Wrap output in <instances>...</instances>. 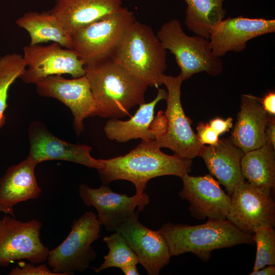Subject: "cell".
<instances>
[{
  "mask_svg": "<svg viewBox=\"0 0 275 275\" xmlns=\"http://www.w3.org/2000/svg\"><path fill=\"white\" fill-rule=\"evenodd\" d=\"M97 108V116L120 119L145 102L148 86L109 56L85 66Z\"/></svg>",
  "mask_w": 275,
  "mask_h": 275,
  "instance_id": "obj_1",
  "label": "cell"
},
{
  "mask_svg": "<svg viewBox=\"0 0 275 275\" xmlns=\"http://www.w3.org/2000/svg\"><path fill=\"white\" fill-rule=\"evenodd\" d=\"M99 159L102 167L97 170L103 184L127 180L134 185L137 195L144 193L148 182L154 178L166 175L181 178L191 171V159L165 154L155 140L142 141L125 155Z\"/></svg>",
  "mask_w": 275,
  "mask_h": 275,
  "instance_id": "obj_2",
  "label": "cell"
},
{
  "mask_svg": "<svg viewBox=\"0 0 275 275\" xmlns=\"http://www.w3.org/2000/svg\"><path fill=\"white\" fill-rule=\"evenodd\" d=\"M157 231L164 239L171 257L191 253L203 261L209 260L213 250L255 243L252 235L242 232L227 219H208L196 226L168 222Z\"/></svg>",
  "mask_w": 275,
  "mask_h": 275,
  "instance_id": "obj_3",
  "label": "cell"
},
{
  "mask_svg": "<svg viewBox=\"0 0 275 275\" xmlns=\"http://www.w3.org/2000/svg\"><path fill=\"white\" fill-rule=\"evenodd\" d=\"M109 57L148 86L158 88L167 69V51L152 28L135 20Z\"/></svg>",
  "mask_w": 275,
  "mask_h": 275,
  "instance_id": "obj_4",
  "label": "cell"
},
{
  "mask_svg": "<svg viewBox=\"0 0 275 275\" xmlns=\"http://www.w3.org/2000/svg\"><path fill=\"white\" fill-rule=\"evenodd\" d=\"M156 35L163 48L174 55L183 81L202 72L216 76L223 71V62L214 54L209 39L187 35L179 20L163 23Z\"/></svg>",
  "mask_w": 275,
  "mask_h": 275,
  "instance_id": "obj_5",
  "label": "cell"
},
{
  "mask_svg": "<svg viewBox=\"0 0 275 275\" xmlns=\"http://www.w3.org/2000/svg\"><path fill=\"white\" fill-rule=\"evenodd\" d=\"M101 227L92 211L74 219L66 238L49 251L46 260L52 271L60 275H71L86 270L97 258L92 244L100 237Z\"/></svg>",
  "mask_w": 275,
  "mask_h": 275,
  "instance_id": "obj_6",
  "label": "cell"
},
{
  "mask_svg": "<svg viewBox=\"0 0 275 275\" xmlns=\"http://www.w3.org/2000/svg\"><path fill=\"white\" fill-rule=\"evenodd\" d=\"M182 81L179 75L164 74L161 77L162 84L167 88V108L163 113V130L155 141L159 148H169L179 157L191 159L199 156L204 145L200 142L191 127V121L183 111L181 102Z\"/></svg>",
  "mask_w": 275,
  "mask_h": 275,
  "instance_id": "obj_7",
  "label": "cell"
},
{
  "mask_svg": "<svg viewBox=\"0 0 275 275\" xmlns=\"http://www.w3.org/2000/svg\"><path fill=\"white\" fill-rule=\"evenodd\" d=\"M135 20L127 7L76 30L71 35L72 49L85 65L109 57L129 25Z\"/></svg>",
  "mask_w": 275,
  "mask_h": 275,
  "instance_id": "obj_8",
  "label": "cell"
},
{
  "mask_svg": "<svg viewBox=\"0 0 275 275\" xmlns=\"http://www.w3.org/2000/svg\"><path fill=\"white\" fill-rule=\"evenodd\" d=\"M41 227L38 220L22 222L6 214L0 219V266L22 259L33 264L46 261L49 250L41 241Z\"/></svg>",
  "mask_w": 275,
  "mask_h": 275,
  "instance_id": "obj_9",
  "label": "cell"
},
{
  "mask_svg": "<svg viewBox=\"0 0 275 275\" xmlns=\"http://www.w3.org/2000/svg\"><path fill=\"white\" fill-rule=\"evenodd\" d=\"M26 69L20 76L27 84H36L45 77L68 74L73 78L85 75V63L73 49L57 43L48 45H29L23 47Z\"/></svg>",
  "mask_w": 275,
  "mask_h": 275,
  "instance_id": "obj_10",
  "label": "cell"
},
{
  "mask_svg": "<svg viewBox=\"0 0 275 275\" xmlns=\"http://www.w3.org/2000/svg\"><path fill=\"white\" fill-rule=\"evenodd\" d=\"M35 85L38 95L57 99L70 108L77 135L84 130V120L97 116L95 101L86 75L72 79L66 78L62 75H50Z\"/></svg>",
  "mask_w": 275,
  "mask_h": 275,
  "instance_id": "obj_11",
  "label": "cell"
},
{
  "mask_svg": "<svg viewBox=\"0 0 275 275\" xmlns=\"http://www.w3.org/2000/svg\"><path fill=\"white\" fill-rule=\"evenodd\" d=\"M227 219L242 232L253 235L261 227L275 225V203L270 195L244 181L231 196Z\"/></svg>",
  "mask_w": 275,
  "mask_h": 275,
  "instance_id": "obj_12",
  "label": "cell"
},
{
  "mask_svg": "<svg viewBox=\"0 0 275 275\" xmlns=\"http://www.w3.org/2000/svg\"><path fill=\"white\" fill-rule=\"evenodd\" d=\"M79 195L87 206H93L97 211V218L102 226L108 231L117 228L135 211H142L150 201L145 193L129 197L113 191L107 184L97 188L85 183L80 184Z\"/></svg>",
  "mask_w": 275,
  "mask_h": 275,
  "instance_id": "obj_13",
  "label": "cell"
},
{
  "mask_svg": "<svg viewBox=\"0 0 275 275\" xmlns=\"http://www.w3.org/2000/svg\"><path fill=\"white\" fill-rule=\"evenodd\" d=\"M29 156L38 163L46 160H60L99 169L102 164L99 159L91 155L92 147L76 145L63 141L51 133L46 125L34 121L28 128Z\"/></svg>",
  "mask_w": 275,
  "mask_h": 275,
  "instance_id": "obj_14",
  "label": "cell"
},
{
  "mask_svg": "<svg viewBox=\"0 0 275 275\" xmlns=\"http://www.w3.org/2000/svg\"><path fill=\"white\" fill-rule=\"evenodd\" d=\"M139 213L135 211L115 231L124 237L147 273L149 275H158L161 269L169 263L171 256L161 234L141 224L139 220Z\"/></svg>",
  "mask_w": 275,
  "mask_h": 275,
  "instance_id": "obj_15",
  "label": "cell"
},
{
  "mask_svg": "<svg viewBox=\"0 0 275 275\" xmlns=\"http://www.w3.org/2000/svg\"><path fill=\"white\" fill-rule=\"evenodd\" d=\"M181 178L183 187L179 195L189 202L193 216L198 219H227L231 196L222 189L211 175L195 177L186 174Z\"/></svg>",
  "mask_w": 275,
  "mask_h": 275,
  "instance_id": "obj_16",
  "label": "cell"
},
{
  "mask_svg": "<svg viewBox=\"0 0 275 275\" xmlns=\"http://www.w3.org/2000/svg\"><path fill=\"white\" fill-rule=\"evenodd\" d=\"M274 32V19L228 17L212 29L209 40L214 54L221 58L230 51L241 52L249 40Z\"/></svg>",
  "mask_w": 275,
  "mask_h": 275,
  "instance_id": "obj_17",
  "label": "cell"
},
{
  "mask_svg": "<svg viewBox=\"0 0 275 275\" xmlns=\"http://www.w3.org/2000/svg\"><path fill=\"white\" fill-rule=\"evenodd\" d=\"M268 115L259 98L251 94L242 95L240 109L230 138L231 142L244 153L262 147L267 142Z\"/></svg>",
  "mask_w": 275,
  "mask_h": 275,
  "instance_id": "obj_18",
  "label": "cell"
},
{
  "mask_svg": "<svg viewBox=\"0 0 275 275\" xmlns=\"http://www.w3.org/2000/svg\"><path fill=\"white\" fill-rule=\"evenodd\" d=\"M244 153L230 139H222L213 145H204L199 156L204 159L210 175L223 185L231 196L236 186L245 181L241 168Z\"/></svg>",
  "mask_w": 275,
  "mask_h": 275,
  "instance_id": "obj_19",
  "label": "cell"
},
{
  "mask_svg": "<svg viewBox=\"0 0 275 275\" xmlns=\"http://www.w3.org/2000/svg\"><path fill=\"white\" fill-rule=\"evenodd\" d=\"M122 0H55L49 10L70 36L77 29L113 13Z\"/></svg>",
  "mask_w": 275,
  "mask_h": 275,
  "instance_id": "obj_20",
  "label": "cell"
},
{
  "mask_svg": "<svg viewBox=\"0 0 275 275\" xmlns=\"http://www.w3.org/2000/svg\"><path fill=\"white\" fill-rule=\"evenodd\" d=\"M157 90L156 97L148 103L140 104L129 120L110 119L108 120L104 127L107 138L120 143L138 139L142 141L155 140L158 134L154 124L155 108L158 102L166 99L167 95L165 89L158 88Z\"/></svg>",
  "mask_w": 275,
  "mask_h": 275,
  "instance_id": "obj_21",
  "label": "cell"
},
{
  "mask_svg": "<svg viewBox=\"0 0 275 275\" xmlns=\"http://www.w3.org/2000/svg\"><path fill=\"white\" fill-rule=\"evenodd\" d=\"M38 163L29 155L9 167L0 177V203L13 207L18 203L37 199L42 189L38 184L35 168Z\"/></svg>",
  "mask_w": 275,
  "mask_h": 275,
  "instance_id": "obj_22",
  "label": "cell"
},
{
  "mask_svg": "<svg viewBox=\"0 0 275 275\" xmlns=\"http://www.w3.org/2000/svg\"><path fill=\"white\" fill-rule=\"evenodd\" d=\"M15 23L18 27L28 32L30 37V45L51 41L64 48L72 49L71 36L49 11L27 12L18 18Z\"/></svg>",
  "mask_w": 275,
  "mask_h": 275,
  "instance_id": "obj_23",
  "label": "cell"
},
{
  "mask_svg": "<svg viewBox=\"0 0 275 275\" xmlns=\"http://www.w3.org/2000/svg\"><path fill=\"white\" fill-rule=\"evenodd\" d=\"M241 168L249 183L270 195L275 186V153L270 143L267 142L260 148L244 153Z\"/></svg>",
  "mask_w": 275,
  "mask_h": 275,
  "instance_id": "obj_24",
  "label": "cell"
},
{
  "mask_svg": "<svg viewBox=\"0 0 275 275\" xmlns=\"http://www.w3.org/2000/svg\"><path fill=\"white\" fill-rule=\"evenodd\" d=\"M187 4L185 24L195 34L209 39L212 29L225 17V0H183Z\"/></svg>",
  "mask_w": 275,
  "mask_h": 275,
  "instance_id": "obj_25",
  "label": "cell"
},
{
  "mask_svg": "<svg viewBox=\"0 0 275 275\" xmlns=\"http://www.w3.org/2000/svg\"><path fill=\"white\" fill-rule=\"evenodd\" d=\"M25 69L23 56L20 54H6L0 58V129L6 122L5 112L8 107L9 90Z\"/></svg>",
  "mask_w": 275,
  "mask_h": 275,
  "instance_id": "obj_26",
  "label": "cell"
},
{
  "mask_svg": "<svg viewBox=\"0 0 275 275\" xmlns=\"http://www.w3.org/2000/svg\"><path fill=\"white\" fill-rule=\"evenodd\" d=\"M103 240L108 248V254L104 256V261L98 267L93 269L98 273L110 267H122L139 263L138 258L124 237L118 232L104 237Z\"/></svg>",
  "mask_w": 275,
  "mask_h": 275,
  "instance_id": "obj_27",
  "label": "cell"
},
{
  "mask_svg": "<svg viewBox=\"0 0 275 275\" xmlns=\"http://www.w3.org/2000/svg\"><path fill=\"white\" fill-rule=\"evenodd\" d=\"M256 244L255 262L253 271L267 265H275V230L272 227H261L252 235Z\"/></svg>",
  "mask_w": 275,
  "mask_h": 275,
  "instance_id": "obj_28",
  "label": "cell"
},
{
  "mask_svg": "<svg viewBox=\"0 0 275 275\" xmlns=\"http://www.w3.org/2000/svg\"><path fill=\"white\" fill-rule=\"evenodd\" d=\"M12 269L9 275H60L50 270L45 264L36 266L34 264L20 262Z\"/></svg>",
  "mask_w": 275,
  "mask_h": 275,
  "instance_id": "obj_29",
  "label": "cell"
},
{
  "mask_svg": "<svg viewBox=\"0 0 275 275\" xmlns=\"http://www.w3.org/2000/svg\"><path fill=\"white\" fill-rule=\"evenodd\" d=\"M196 134L200 142L203 145H213L219 141V135L212 128L208 123L201 122L197 127Z\"/></svg>",
  "mask_w": 275,
  "mask_h": 275,
  "instance_id": "obj_30",
  "label": "cell"
},
{
  "mask_svg": "<svg viewBox=\"0 0 275 275\" xmlns=\"http://www.w3.org/2000/svg\"><path fill=\"white\" fill-rule=\"evenodd\" d=\"M232 121L233 119L231 117L226 120L215 118L211 120L208 124L219 135L230 130L233 125Z\"/></svg>",
  "mask_w": 275,
  "mask_h": 275,
  "instance_id": "obj_31",
  "label": "cell"
},
{
  "mask_svg": "<svg viewBox=\"0 0 275 275\" xmlns=\"http://www.w3.org/2000/svg\"><path fill=\"white\" fill-rule=\"evenodd\" d=\"M264 109L268 114L274 116L275 115V93L268 92L264 97L260 99Z\"/></svg>",
  "mask_w": 275,
  "mask_h": 275,
  "instance_id": "obj_32",
  "label": "cell"
},
{
  "mask_svg": "<svg viewBox=\"0 0 275 275\" xmlns=\"http://www.w3.org/2000/svg\"><path fill=\"white\" fill-rule=\"evenodd\" d=\"M267 142L275 149V119L274 116L269 115L266 129Z\"/></svg>",
  "mask_w": 275,
  "mask_h": 275,
  "instance_id": "obj_33",
  "label": "cell"
},
{
  "mask_svg": "<svg viewBox=\"0 0 275 275\" xmlns=\"http://www.w3.org/2000/svg\"><path fill=\"white\" fill-rule=\"evenodd\" d=\"M275 274L274 265H267L260 269L253 271L249 275H274Z\"/></svg>",
  "mask_w": 275,
  "mask_h": 275,
  "instance_id": "obj_34",
  "label": "cell"
},
{
  "mask_svg": "<svg viewBox=\"0 0 275 275\" xmlns=\"http://www.w3.org/2000/svg\"><path fill=\"white\" fill-rule=\"evenodd\" d=\"M125 275H139L136 265H128L121 268Z\"/></svg>",
  "mask_w": 275,
  "mask_h": 275,
  "instance_id": "obj_35",
  "label": "cell"
},
{
  "mask_svg": "<svg viewBox=\"0 0 275 275\" xmlns=\"http://www.w3.org/2000/svg\"><path fill=\"white\" fill-rule=\"evenodd\" d=\"M0 212H3L5 214H9L15 216L14 213L13 207H9L0 203Z\"/></svg>",
  "mask_w": 275,
  "mask_h": 275,
  "instance_id": "obj_36",
  "label": "cell"
},
{
  "mask_svg": "<svg viewBox=\"0 0 275 275\" xmlns=\"http://www.w3.org/2000/svg\"><path fill=\"white\" fill-rule=\"evenodd\" d=\"M14 1H17V0H14Z\"/></svg>",
  "mask_w": 275,
  "mask_h": 275,
  "instance_id": "obj_37",
  "label": "cell"
}]
</instances>
